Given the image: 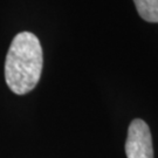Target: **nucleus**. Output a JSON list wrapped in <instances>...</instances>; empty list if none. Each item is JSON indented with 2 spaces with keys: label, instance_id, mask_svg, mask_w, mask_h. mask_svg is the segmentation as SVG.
<instances>
[{
  "label": "nucleus",
  "instance_id": "nucleus-3",
  "mask_svg": "<svg viewBox=\"0 0 158 158\" xmlns=\"http://www.w3.org/2000/svg\"><path fill=\"white\" fill-rule=\"evenodd\" d=\"M138 14L148 23H158V0H134Z\"/></svg>",
  "mask_w": 158,
  "mask_h": 158
},
{
  "label": "nucleus",
  "instance_id": "nucleus-1",
  "mask_svg": "<svg viewBox=\"0 0 158 158\" xmlns=\"http://www.w3.org/2000/svg\"><path fill=\"white\" fill-rule=\"evenodd\" d=\"M44 66L42 47L36 35L21 32L14 36L5 61V80L17 95H25L36 87Z\"/></svg>",
  "mask_w": 158,
  "mask_h": 158
},
{
  "label": "nucleus",
  "instance_id": "nucleus-2",
  "mask_svg": "<svg viewBox=\"0 0 158 158\" xmlns=\"http://www.w3.org/2000/svg\"><path fill=\"white\" fill-rule=\"evenodd\" d=\"M125 153L128 158H153L151 132L143 119L136 118L130 123Z\"/></svg>",
  "mask_w": 158,
  "mask_h": 158
}]
</instances>
